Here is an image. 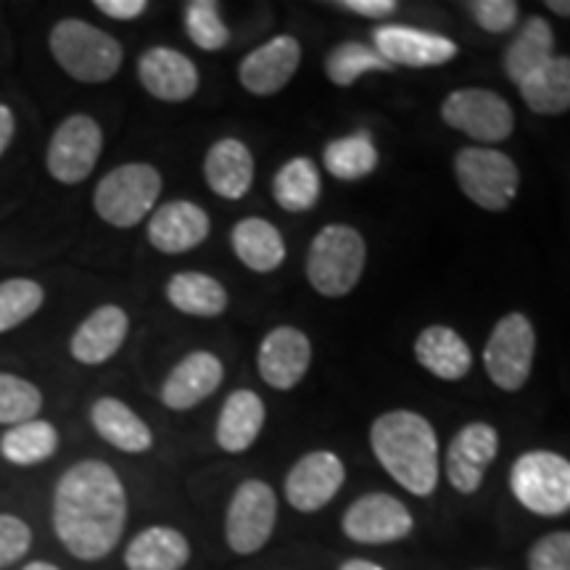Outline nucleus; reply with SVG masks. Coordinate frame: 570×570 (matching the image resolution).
Masks as SVG:
<instances>
[{"label": "nucleus", "instance_id": "obj_1", "mask_svg": "<svg viewBox=\"0 0 570 570\" xmlns=\"http://www.w3.org/2000/svg\"><path fill=\"white\" fill-rule=\"evenodd\" d=\"M130 499L109 462L88 458L59 475L51 499V525L59 544L80 562H101L125 537Z\"/></svg>", "mask_w": 570, "mask_h": 570}, {"label": "nucleus", "instance_id": "obj_2", "mask_svg": "<svg viewBox=\"0 0 570 570\" xmlns=\"http://www.w3.org/2000/svg\"><path fill=\"white\" fill-rule=\"evenodd\" d=\"M377 465L412 497H431L441 481V449L431 420L412 410H391L370 425Z\"/></svg>", "mask_w": 570, "mask_h": 570}, {"label": "nucleus", "instance_id": "obj_3", "mask_svg": "<svg viewBox=\"0 0 570 570\" xmlns=\"http://www.w3.org/2000/svg\"><path fill=\"white\" fill-rule=\"evenodd\" d=\"M48 51L63 75L82 85L111 82L125 61L122 42L77 17L56 21L48 32Z\"/></svg>", "mask_w": 570, "mask_h": 570}, {"label": "nucleus", "instance_id": "obj_4", "mask_svg": "<svg viewBox=\"0 0 570 570\" xmlns=\"http://www.w3.org/2000/svg\"><path fill=\"white\" fill-rule=\"evenodd\" d=\"M367 265L365 235L344 223H331L312 238L306 281L320 296L344 298L360 285Z\"/></svg>", "mask_w": 570, "mask_h": 570}, {"label": "nucleus", "instance_id": "obj_5", "mask_svg": "<svg viewBox=\"0 0 570 570\" xmlns=\"http://www.w3.org/2000/svg\"><path fill=\"white\" fill-rule=\"evenodd\" d=\"M164 177L154 164H119L98 180L92 190V209L98 219L117 230H130L151 217L161 198Z\"/></svg>", "mask_w": 570, "mask_h": 570}, {"label": "nucleus", "instance_id": "obj_6", "mask_svg": "<svg viewBox=\"0 0 570 570\" xmlns=\"http://www.w3.org/2000/svg\"><path fill=\"white\" fill-rule=\"evenodd\" d=\"M510 491L539 518L570 512V460L550 449L523 452L510 468Z\"/></svg>", "mask_w": 570, "mask_h": 570}, {"label": "nucleus", "instance_id": "obj_7", "mask_svg": "<svg viewBox=\"0 0 570 570\" xmlns=\"http://www.w3.org/2000/svg\"><path fill=\"white\" fill-rule=\"evenodd\" d=\"M460 190L483 212H504L520 190V169L499 148L468 146L454 156Z\"/></svg>", "mask_w": 570, "mask_h": 570}, {"label": "nucleus", "instance_id": "obj_8", "mask_svg": "<svg viewBox=\"0 0 570 570\" xmlns=\"http://www.w3.org/2000/svg\"><path fill=\"white\" fill-rule=\"evenodd\" d=\"M537 360V331L523 312H508L491 327L483 346V370L499 391H520L529 383Z\"/></svg>", "mask_w": 570, "mask_h": 570}, {"label": "nucleus", "instance_id": "obj_9", "mask_svg": "<svg viewBox=\"0 0 570 570\" xmlns=\"http://www.w3.org/2000/svg\"><path fill=\"white\" fill-rule=\"evenodd\" d=\"M101 154V122L90 114L75 111L56 125L46 148V169L59 185H80L96 173Z\"/></svg>", "mask_w": 570, "mask_h": 570}, {"label": "nucleus", "instance_id": "obj_10", "mask_svg": "<svg viewBox=\"0 0 570 570\" xmlns=\"http://www.w3.org/2000/svg\"><path fill=\"white\" fill-rule=\"evenodd\" d=\"M441 119L446 127L468 135L475 146L494 148L515 130V111L508 98L487 88L452 90L441 104Z\"/></svg>", "mask_w": 570, "mask_h": 570}, {"label": "nucleus", "instance_id": "obj_11", "mask_svg": "<svg viewBox=\"0 0 570 570\" xmlns=\"http://www.w3.org/2000/svg\"><path fill=\"white\" fill-rule=\"evenodd\" d=\"M277 523V494L267 481L246 479L233 491L225 512V541L230 552L256 554L273 539Z\"/></svg>", "mask_w": 570, "mask_h": 570}, {"label": "nucleus", "instance_id": "obj_12", "mask_svg": "<svg viewBox=\"0 0 570 570\" xmlns=\"http://www.w3.org/2000/svg\"><path fill=\"white\" fill-rule=\"evenodd\" d=\"M415 529V518L407 504L386 491L356 497L341 518V531L356 544H394L407 539Z\"/></svg>", "mask_w": 570, "mask_h": 570}, {"label": "nucleus", "instance_id": "obj_13", "mask_svg": "<svg viewBox=\"0 0 570 570\" xmlns=\"http://www.w3.org/2000/svg\"><path fill=\"white\" fill-rule=\"evenodd\" d=\"M346 483L344 460L331 449H315L294 462L285 475V502L296 512H317L327 508Z\"/></svg>", "mask_w": 570, "mask_h": 570}, {"label": "nucleus", "instance_id": "obj_14", "mask_svg": "<svg viewBox=\"0 0 570 570\" xmlns=\"http://www.w3.org/2000/svg\"><path fill=\"white\" fill-rule=\"evenodd\" d=\"M499 454V431L491 423L475 420L462 425L449 441L444 454V473L449 487L458 494L473 497L483 487L487 470Z\"/></svg>", "mask_w": 570, "mask_h": 570}, {"label": "nucleus", "instance_id": "obj_15", "mask_svg": "<svg viewBox=\"0 0 570 570\" xmlns=\"http://www.w3.org/2000/svg\"><path fill=\"white\" fill-rule=\"evenodd\" d=\"M373 48L391 67L433 69L454 61L460 46L441 32L417 30L407 24H383L373 30Z\"/></svg>", "mask_w": 570, "mask_h": 570}, {"label": "nucleus", "instance_id": "obj_16", "mask_svg": "<svg viewBox=\"0 0 570 570\" xmlns=\"http://www.w3.org/2000/svg\"><path fill=\"white\" fill-rule=\"evenodd\" d=\"M302 42L294 35H275L248 51L238 63V82L256 98H269L294 80L302 67Z\"/></svg>", "mask_w": 570, "mask_h": 570}, {"label": "nucleus", "instance_id": "obj_17", "mask_svg": "<svg viewBox=\"0 0 570 570\" xmlns=\"http://www.w3.org/2000/svg\"><path fill=\"white\" fill-rule=\"evenodd\" d=\"M138 80L161 104H185L202 88V71L190 56L169 46L146 48L138 59Z\"/></svg>", "mask_w": 570, "mask_h": 570}, {"label": "nucleus", "instance_id": "obj_18", "mask_svg": "<svg viewBox=\"0 0 570 570\" xmlns=\"http://www.w3.org/2000/svg\"><path fill=\"white\" fill-rule=\"evenodd\" d=\"M212 217L202 204L175 198L156 206L146 223V238L159 254L180 256L194 252L209 238Z\"/></svg>", "mask_w": 570, "mask_h": 570}, {"label": "nucleus", "instance_id": "obj_19", "mask_svg": "<svg viewBox=\"0 0 570 570\" xmlns=\"http://www.w3.org/2000/svg\"><path fill=\"white\" fill-rule=\"evenodd\" d=\"M312 365V341L302 327L277 325L262 338L256 370L275 391H291L304 381Z\"/></svg>", "mask_w": 570, "mask_h": 570}, {"label": "nucleus", "instance_id": "obj_20", "mask_svg": "<svg viewBox=\"0 0 570 570\" xmlns=\"http://www.w3.org/2000/svg\"><path fill=\"white\" fill-rule=\"evenodd\" d=\"M225 381V365L214 352L196 348L185 354L177 365L164 377L159 399L167 410L188 412L204 404L206 399L217 394Z\"/></svg>", "mask_w": 570, "mask_h": 570}, {"label": "nucleus", "instance_id": "obj_21", "mask_svg": "<svg viewBox=\"0 0 570 570\" xmlns=\"http://www.w3.org/2000/svg\"><path fill=\"white\" fill-rule=\"evenodd\" d=\"M130 336V315L119 304H101L75 327L69 356L77 365L101 367L111 362Z\"/></svg>", "mask_w": 570, "mask_h": 570}, {"label": "nucleus", "instance_id": "obj_22", "mask_svg": "<svg viewBox=\"0 0 570 570\" xmlns=\"http://www.w3.org/2000/svg\"><path fill=\"white\" fill-rule=\"evenodd\" d=\"M256 161L252 148L240 138H219L204 156V180L214 196L240 202L254 185Z\"/></svg>", "mask_w": 570, "mask_h": 570}, {"label": "nucleus", "instance_id": "obj_23", "mask_svg": "<svg viewBox=\"0 0 570 570\" xmlns=\"http://www.w3.org/2000/svg\"><path fill=\"white\" fill-rule=\"evenodd\" d=\"M265 420V399L252 389H235L227 394L214 423V441L225 454H244L262 436Z\"/></svg>", "mask_w": 570, "mask_h": 570}, {"label": "nucleus", "instance_id": "obj_24", "mask_svg": "<svg viewBox=\"0 0 570 570\" xmlns=\"http://www.w3.org/2000/svg\"><path fill=\"white\" fill-rule=\"evenodd\" d=\"M90 425L98 439L125 454H146L154 449L151 425L117 396H98L90 404Z\"/></svg>", "mask_w": 570, "mask_h": 570}, {"label": "nucleus", "instance_id": "obj_25", "mask_svg": "<svg viewBox=\"0 0 570 570\" xmlns=\"http://www.w3.org/2000/svg\"><path fill=\"white\" fill-rule=\"evenodd\" d=\"M190 558V539L175 525L156 523L127 541L122 562L127 570H185Z\"/></svg>", "mask_w": 570, "mask_h": 570}, {"label": "nucleus", "instance_id": "obj_26", "mask_svg": "<svg viewBox=\"0 0 570 570\" xmlns=\"http://www.w3.org/2000/svg\"><path fill=\"white\" fill-rule=\"evenodd\" d=\"M415 360L439 381H462L473 370L468 341L449 325H428L415 338Z\"/></svg>", "mask_w": 570, "mask_h": 570}, {"label": "nucleus", "instance_id": "obj_27", "mask_svg": "<svg viewBox=\"0 0 570 570\" xmlns=\"http://www.w3.org/2000/svg\"><path fill=\"white\" fill-rule=\"evenodd\" d=\"M230 248L240 265L259 275L281 269L288 256L283 233L265 217L238 219L230 230Z\"/></svg>", "mask_w": 570, "mask_h": 570}, {"label": "nucleus", "instance_id": "obj_28", "mask_svg": "<svg viewBox=\"0 0 570 570\" xmlns=\"http://www.w3.org/2000/svg\"><path fill=\"white\" fill-rule=\"evenodd\" d=\"M164 298L180 315L214 320L223 317L230 306V294L214 275L198 273V269H183L169 277L164 285Z\"/></svg>", "mask_w": 570, "mask_h": 570}, {"label": "nucleus", "instance_id": "obj_29", "mask_svg": "<svg viewBox=\"0 0 570 570\" xmlns=\"http://www.w3.org/2000/svg\"><path fill=\"white\" fill-rule=\"evenodd\" d=\"M61 446L59 428L51 420L35 417L0 433V458L13 468H38L53 460Z\"/></svg>", "mask_w": 570, "mask_h": 570}, {"label": "nucleus", "instance_id": "obj_30", "mask_svg": "<svg viewBox=\"0 0 570 570\" xmlns=\"http://www.w3.org/2000/svg\"><path fill=\"white\" fill-rule=\"evenodd\" d=\"M518 92L529 111L539 117H560L570 111V56H552L518 85Z\"/></svg>", "mask_w": 570, "mask_h": 570}, {"label": "nucleus", "instance_id": "obj_31", "mask_svg": "<svg viewBox=\"0 0 570 570\" xmlns=\"http://www.w3.org/2000/svg\"><path fill=\"white\" fill-rule=\"evenodd\" d=\"M554 56V30L552 24L539 13H533L520 24L515 38L504 51V75L510 82L520 85L525 77L544 67Z\"/></svg>", "mask_w": 570, "mask_h": 570}, {"label": "nucleus", "instance_id": "obj_32", "mask_svg": "<svg viewBox=\"0 0 570 570\" xmlns=\"http://www.w3.org/2000/svg\"><path fill=\"white\" fill-rule=\"evenodd\" d=\"M273 196L281 209L288 214H304L315 209L323 196V180L320 167L309 156H294L275 173Z\"/></svg>", "mask_w": 570, "mask_h": 570}, {"label": "nucleus", "instance_id": "obj_33", "mask_svg": "<svg viewBox=\"0 0 570 570\" xmlns=\"http://www.w3.org/2000/svg\"><path fill=\"white\" fill-rule=\"evenodd\" d=\"M381 161L377 146L370 132H352L344 138L331 140L323 151V167L327 175L338 177V180L356 183L362 177L373 175Z\"/></svg>", "mask_w": 570, "mask_h": 570}, {"label": "nucleus", "instance_id": "obj_34", "mask_svg": "<svg viewBox=\"0 0 570 570\" xmlns=\"http://www.w3.org/2000/svg\"><path fill=\"white\" fill-rule=\"evenodd\" d=\"M46 304V288L35 277H6L0 281V336L17 331Z\"/></svg>", "mask_w": 570, "mask_h": 570}, {"label": "nucleus", "instance_id": "obj_35", "mask_svg": "<svg viewBox=\"0 0 570 570\" xmlns=\"http://www.w3.org/2000/svg\"><path fill=\"white\" fill-rule=\"evenodd\" d=\"M370 71H394V67L383 61L375 48L365 46V42H341L325 59V75L336 88H352Z\"/></svg>", "mask_w": 570, "mask_h": 570}, {"label": "nucleus", "instance_id": "obj_36", "mask_svg": "<svg viewBox=\"0 0 570 570\" xmlns=\"http://www.w3.org/2000/svg\"><path fill=\"white\" fill-rule=\"evenodd\" d=\"M42 407H46V396L38 383L0 370V425L11 428L40 417Z\"/></svg>", "mask_w": 570, "mask_h": 570}, {"label": "nucleus", "instance_id": "obj_37", "mask_svg": "<svg viewBox=\"0 0 570 570\" xmlns=\"http://www.w3.org/2000/svg\"><path fill=\"white\" fill-rule=\"evenodd\" d=\"M183 24L188 40L204 53L223 51L230 42V27L225 24L219 3H214V0H190V3H185Z\"/></svg>", "mask_w": 570, "mask_h": 570}, {"label": "nucleus", "instance_id": "obj_38", "mask_svg": "<svg viewBox=\"0 0 570 570\" xmlns=\"http://www.w3.org/2000/svg\"><path fill=\"white\" fill-rule=\"evenodd\" d=\"M35 544V531L21 515L0 512V570L13 568L30 554Z\"/></svg>", "mask_w": 570, "mask_h": 570}, {"label": "nucleus", "instance_id": "obj_39", "mask_svg": "<svg viewBox=\"0 0 570 570\" xmlns=\"http://www.w3.org/2000/svg\"><path fill=\"white\" fill-rule=\"evenodd\" d=\"M470 19L481 27L483 32L504 35L515 30L520 19V6L515 0H473L468 6Z\"/></svg>", "mask_w": 570, "mask_h": 570}, {"label": "nucleus", "instance_id": "obj_40", "mask_svg": "<svg viewBox=\"0 0 570 570\" xmlns=\"http://www.w3.org/2000/svg\"><path fill=\"white\" fill-rule=\"evenodd\" d=\"M525 566L529 570H570V531H554L533 541Z\"/></svg>", "mask_w": 570, "mask_h": 570}, {"label": "nucleus", "instance_id": "obj_41", "mask_svg": "<svg viewBox=\"0 0 570 570\" xmlns=\"http://www.w3.org/2000/svg\"><path fill=\"white\" fill-rule=\"evenodd\" d=\"M92 6L114 21L140 19L148 11V0H96Z\"/></svg>", "mask_w": 570, "mask_h": 570}, {"label": "nucleus", "instance_id": "obj_42", "mask_svg": "<svg viewBox=\"0 0 570 570\" xmlns=\"http://www.w3.org/2000/svg\"><path fill=\"white\" fill-rule=\"evenodd\" d=\"M344 11L360 13V17L367 19H386L399 9L396 0H344L338 3Z\"/></svg>", "mask_w": 570, "mask_h": 570}, {"label": "nucleus", "instance_id": "obj_43", "mask_svg": "<svg viewBox=\"0 0 570 570\" xmlns=\"http://www.w3.org/2000/svg\"><path fill=\"white\" fill-rule=\"evenodd\" d=\"M13 135H17V114L9 104L0 101V159L11 148Z\"/></svg>", "mask_w": 570, "mask_h": 570}, {"label": "nucleus", "instance_id": "obj_44", "mask_svg": "<svg viewBox=\"0 0 570 570\" xmlns=\"http://www.w3.org/2000/svg\"><path fill=\"white\" fill-rule=\"evenodd\" d=\"M338 570H386V568L377 566V562H373V560H365V558H352V560H346L344 566H341Z\"/></svg>", "mask_w": 570, "mask_h": 570}, {"label": "nucleus", "instance_id": "obj_45", "mask_svg": "<svg viewBox=\"0 0 570 570\" xmlns=\"http://www.w3.org/2000/svg\"><path fill=\"white\" fill-rule=\"evenodd\" d=\"M547 9L552 13H558L562 19H570V0H547Z\"/></svg>", "mask_w": 570, "mask_h": 570}, {"label": "nucleus", "instance_id": "obj_46", "mask_svg": "<svg viewBox=\"0 0 570 570\" xmlns=\"http://www.w3.org/2000/svg\"><path fill=\"white\" fill-rule=\"evenodd\" d=\"M21 570H61V568L51 560H30Z\"/></svg>", "mask_w": 570, "mask_h": 570}]
</instances>
